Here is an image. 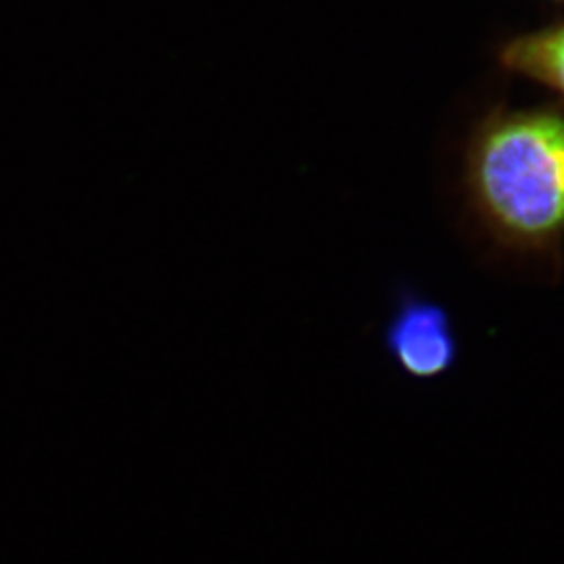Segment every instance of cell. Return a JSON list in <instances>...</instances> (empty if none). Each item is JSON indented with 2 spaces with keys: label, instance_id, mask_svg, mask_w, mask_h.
<instances>
[{
  "label": "cell",
  "instance_id": "cell-3",
  "mask_svg": "<svg viewBox=\"0 0 564 564\" xmlns=\"http://www.w3.org/2000/svg\"><path fill=\"white\" fill-rule=\"evenodd\" d=\"M502 65L564 95V23L508 42Z\"/></svg>",
  "mask_w": 564,
  "mask_h": 564
},
{
  "label": "cell",
  "instance_id": "cell-1",
  "mask_svg": "<svg viewBox=\"0 0 564 564\" xmlns=\"http://www.w3.org/2000/svg\"><path fill=\"white\" fill-rule=\"evenodd\" d=\"M468 186L508 241H556L564 232V113L535 109L487 121L468 151Z\"/></svg>",
  "mask_w": 564,
  "mask_h": 564
},
{
  "label": "cell",
  "instance_id": "cell-2",
  "mask_svg": "<svg viewBox=\"0 0 564 564\" xmlns=\"http://www.w3.org/2000/svg\"><path fill=\"white\" fill-rule=\"evenodd\" d=\"M389 358L412 381H435L458 362V337L442 305L405 297L384 328Z\"/></svg>",
  "mask_w": 564,
  "mask_h": 564
}]
</instances>
